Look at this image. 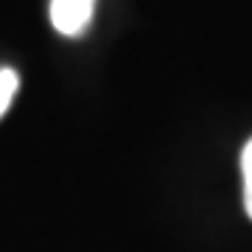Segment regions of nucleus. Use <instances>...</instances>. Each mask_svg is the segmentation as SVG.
I'll return each mask as SVG.
<instances>
[{"label": "nucleus", "instance_id": "nucleus-1", "mask_svg": "<svg viewBox=\"0 0 252 252\" xmlns=\"http://www.w3.org/2000/svg\"><path fill=\"white\" fill-rule=\"evenodd\" d=\"M95 0H51V26L62 36H79L90 26Z\"/></svg>", "mask_w": 252, "mask_h": 252}, {"label": "nucleus", "instance_id": "nucleus-2", "mask_svg": "<svg viewBox=\"0 0 252 252\" xmlns=\"http://www.w3.org/2000/svg\"><path fill=\"white\" fill-rule=\"evenodd\" d=\"M17 84H20V79L11 67H3V70H0V118L9 112L11 98H14V93H17Z\"/></svg>", "mask_w": 252, "mask_h": 252}, {"label": "nucleus", "instance_id": "nucleus-3", "mask_svg": "<svg viewBox=\"0 0 252 252\" xmlns=\"http://www.w3.org/2000/svg\"><path fill=\"white\" fill-rule=\"evenodd\" d=\"M241 177H244V207H247V216L252 219V140L241 152Z\"/></svg>", "mask_w": 252, "mask_h": 252}]
</instances>
